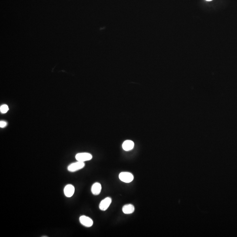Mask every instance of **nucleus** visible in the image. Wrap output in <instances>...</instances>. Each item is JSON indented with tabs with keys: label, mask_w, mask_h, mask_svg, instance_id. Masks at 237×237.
Listing matches in <instances>:
<instances>
[{
	"label": "nucleus",
	"mask_w": 237,
	"mask_h": 237,
	"mask_svg": "<svg viewBox=\"0 0 237 237\" xmlns=\"http://www.w3.org/2000/svg\"><path fill=\"white\" fill-rule=\"evenodd\" d=\"M84 166V162L78 161L69 165L67 167V170L69 172H74L82 169Z\"/></svg>",
	"instance_id": "f257e3e1"
},
{
	"label": "nucleus",
	"mask_w": 237,
	"mask_h": 237,
	"mask_svg": "<svg viewBox=\"0 0 237 237\" xmlns=\"http://www.w3.org/2000/svg\"><path fill=\"white\" fill-rule=\"evenodd\" d=\"M133 176L129 172H121L119 174V178L123 182L129 183L132 182L133 180Z\"/></svg>",
	"instance_id": "f03ea898"
},
{
	"label": "nucleus",
	"mask_w": 237,
	"mask_h": 237,
	"mask_svg": "<svg viewBox=\"0 0 237 237\" xmlns=\"http://www.w3.org/2000/svg\"><path fill=\"white\" fill-rule=\"evenodd\" d=\"M75 157L77 161L84 162L85 161L91 160L92 159V156L91 154L88 153H80L77 154Z\"/></svg>",
	"instance_id": "7ed1b4c3"
},
{
	"label": "nucleus",
	"mask_w": 237,
	"mask_h": 237,
	"mask_svg": "<svg viewBox=\"0 0 237 237\" xmlns=\"http://www.w3.org/2000/svg\"><path fill=\"white\" fill-rule=\"evenodd\" d=\"M111 203V198L110 197L106 198L100 203L99 206L100 210L102 211H106L108 208V207L110 206Z\"/></svg>",
	"instance_id": "20e7f679"
},
{
	"label": "nucleus",
	"mask_w": 237,
	"mask_h": 237,
	"mask_svg": "<svg viewBox=\"0 0 237 237\" xmlns=\"http://www.w3.org/2000/svg\"><path fill=\"white\" fill-rule=\"evenodd\" d=\"M79 220H80V223L85 227H89L93 225V220L89 217L85 216H82L80 217Z\"/></svg>",
	"instance_id": "39448f33"
},
{
	"label": "nucleus",
	"mask_w": 237,
	"mask_h": 237,
	"mask_svg": "<svg viewBox=\"0 0 237 237\" xmlns=\"http://www.w3.org/2000/svg\"><path fill=\"white\" fill-rule=\"evenodd\" d=\"M75 192V188L71 185H68L65 187L64 192L67 197H71L74 195Z\"/></svg>",
	"instance_id": "423d86ee"
},
{
	"label": "nucleus",
	"mask_w": 237,
	"mask_h": 237,
	"mask_svg": "<svg viewBox=\"0 0 237 237\" xmlns=\"http://www.w3.org/2000/svg\"><path fill=\"white\" fill-rule=\"evenodd\" d=\"M101 186L99 183L96 182L92 185L91 191L93 195H99L101 192Z\"/></svg>",
	"instance_id": "0eeeda50"
},
{
	"label": "nucleus",
	"mask_w": 237,
	"mask_h": 237,
	"mask_svg": "<svg viewBox=\"0 0 237 237\" xmlns=\"http://www.w3.org/2000/svg\"><path fill=\"white\" fill-rule=\"evenodd\" d=\"M134 143L131 140H127L123 143L122 144L123 148L126 151H129L133 149L134 147Z\"/></svg>",
	"instance_id": "6e6552de"
},
{
	"label": "nucleus",
	"mask_w": 237,
	"mask_h": 237,
	"mask_svg": "<svg viewBox=\"0 0 237 237\" xmlns=\"http://www.w3.org/2000/svg\"><path fill=\"white\" fill-rule=\"evenodd\" d=\"M135 210L134 206L132 204H127L124 205L122 208L123 213L126 214H130L133 213Z\"/></svg>",
	"instance_id": "1a4fd4ad"
},
{
	"label": "nucleus",
	"mask_w": 237,
	"mask_h": 237,
	"mask_svg": "<svg viewBox=\"0 0 237 237\" xmlns=\"http://www.w3.org/2000/svg\"><path fill=\"white\" fill-rule=\"evenodd\" d=\"M9 108L8 106L6 105H3L1 106L0 107V110L1 113H5L8 111Z\"/></svg>",
	"instance_id": "9d476101"
},
{
	"label": "nucleus",
	"mask_w": 237,
	"mask_h": 237,
	"mask_svg": "<svg viewBox=\"0 0 237 237\" xmlns=\"http://www.w3.org/2000/svg\"><path fill=\"white\" fill-rule=\"evenodd\" d=\"M7 123L5 121H1L0 122V127L1 128L5 127L6 126Z\"/></svg>",
	"instance_id": "9b49d317"
},
{
	"label": "nucleus",
	"mask_w": 237,
	"mask_h": 237,
	"mask_svg": "<svg viewBox=\"0 0 237 237\" xmlns=\"http://www.w3.org/2000/svg\"><path fill=\"white\" fill-rule=\"evenodd\" d=\"M206 1H212V0H206Z\"/></svg>",
	"instance_id": "f8f14e48"
}]
</instances>
